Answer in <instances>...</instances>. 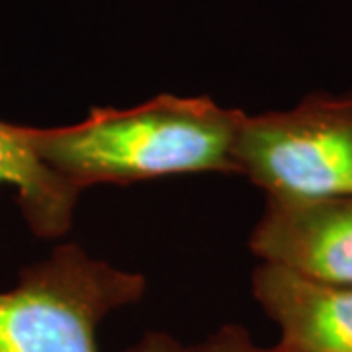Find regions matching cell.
I'll return each mask as SVG.
<instances>
[{"label":"cell","mask_w":352,"mask_h":352,"mask_svg":"<svg viewBox=\"0 0 352 352\" xmlns=\"http://www.w3.org/2000/svg\"><path fill=\"white\" fill-rule=\"evenodd\" d=\"M0 184L18 192L22 214L38 237L53 239L73 226L80 192L39 159L24 126L0 122Z\"/></svg>","instance_id":"obj_6"},{"label":"cell","mask_w":352,"mask_h":352,"mask_svg":"<svg viewBox=\"0 0 352 352\" xmlns=\"http://www.w3.org/2000/svg\"><path fill=\"white\" fill-rule=\"evenodd\" d=\"M251 251L315 282L352 284V196L268 198Z\"/></svg>","instance_id":"obj_4"},{"label":"cell","mask_w":352,"mask_h":352,"mask_svg":"<svg viewBox=\"0 0 352 352\" xmlns=\"http://www.w3.org/2000/svg\"><path fill=\"white\" fill-rule=\"evenodd\" d=\"M233 163L235 175L268 198L352 196V90L315 92L289 110L245 116Z\"/></svg>","instance_id":"obj_3"},{"label":"cell","mask_w":352,"mask_h":352,"mask_svg":"<svg viewBox=\"0 0 352 352\" xmlns=\"http://www.w3.org/2000/svg\"><path fill=\"white\" fill-rule=\"evenodd\" d=\"M252 294L280 327V344L296 352H352V284L315 282L261 264Z\"/></svg>","instance_id":"obj_5"},{"label":"cell","mask_w":352,"mask_h":352,"mask_svg":"<svg viewBox=\"0 0 352 352\" xmlns=\"http://www.w3.org/2000/svg\"><path fill=\"white\" fill-rule=\"evenodd\" d=\"M145 286V276L63 245L0 292V352H98L102 319L138 302Z\"/></svg>","instance_id":"obj_2"},{"label":"cell","mask_w":352,"mask_h":352,"mask_svg":"<svg viewBox=\"0 0 352 352\" xmlns=\"http://www.w3.org/2000/svg\"><path fill=\"white\" fill-rule=\"evenodd\" d=\"M190 352H296L278 344L274 349H261L252 342L247 329L239 325H226L215 331L210 339L196 346H190Z\"/></svg>","instance_id":"obj_7"},{"label":"cell","mask_w":352,"mask_h":352,"mask_svg":"<svg viewBox=\"0 0 352 352\" xmlns=\"http://www.w3.org/2000/svg\"><path fill=\"white\" fill-rule=\"evenodd\" d=\"M247 113L210 96L161 94L133 108H94L65 127H28L39 159L78 192L161 176L235 175L233 147Z\"/></svg>","instance_id":"obj_1"},{"label":"cell","mask_w":352,"mask_h":352,"mask_svg":"<svg viewBox=\"0 0 352 352\" xmlns=\"http://www.w3.org/2000/svg\"><path fill=\"white\" fill-rule=\"evenodd\" d=\"M124 352H190V346H182L166 333H147L139 342Z\"/></svg>","instance_id":"obj_8"}]
</instances>
